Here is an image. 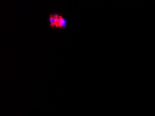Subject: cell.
I'll list each match as a JSON object with an SVG mask.
<instances>
[{"label":"cell","instance_id":"obj_1","mask_svg":"<svg viewBox=\"0 0 155 116\" xmlns=\"http://www.w3.org/2000/svg\"><path fill=\"white\" fill-rule=\"evenodd\" d=\"M67 23H67V20L65 18L62 14H61L59 16V19L58 20L57 23L56 28L64 29L67 27Z\"/></svg>","mask_w":155,"mask_h":116},{"label":"cell","instance_id":"obj_2","mask_svg":"<svg viewBox=\"0 0 155 116\" xmlns=\"http://www.w3.org/2000/svg\"><path fill=\"white\" fill-rule=\"evenodd\" d=\"M59 19H55L53 17V14H51L49 15V26L51 27H55L56 28V27L57 23L58 20H59Z\"/></svg>","mask_w":155,"mask_h":116}]
</instances>
